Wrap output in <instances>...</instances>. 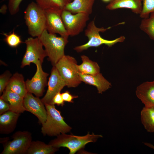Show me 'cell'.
<instances>
[{"label":"cell","mask_w":154,"mask_h":154,"mask_svg":"<svg viewBox=\"0 0 154 154\" xmlns=\"http://www.w3.org/2000/svg\"><path fill=\"white\" fill-rule=\"evenodd\" d=\"M44 47L47 56L53 66L65 55L64 50L68 42V38L57 37L45 29L38 37Z\"/></svg>","instance_id":"obj_1"},{"label":"cell","mask_w":154,"mask_h":154,"mask_svg":"<svg viewBox=\"0 0 154 154\" xmlns=\"http://www.w3.org/2000/svg\"><path fill=\"white\" fill-rule=\"evenodd\" d=\"M47 112L46 121L42 124L41 132L44 135L57 136L69 132L72 128L64 120L61 112L54 105L44 104Z\"/></svg>","instance_id":"obj_2"},{"label":"cell","mask_w":154,"mask_h":154,"mask_svg":"<svg viewBox=\"0 0 154 154\" xmlns=\"http://www.w3.org/2000/svg\"><path fill=\"white\" fill-rule=\"evenodd\" d=\"M102 137L101 135H96L93 133L90 134L89 132L83 136L62 133L57 136L48 144L58 149L60 147L67 148L69 150L70 154H74L83 148L87 143L95 142L98 138Z\"/></svg>","instance_id":"obj_3"},{"label":"cell","mask_w":154,"mask_h":154,"mask_svg":"<svg viewBox=\"0 0 154 154\" xmlns=\"http://www.w3.org/2000/svg\"><path fill=\"white\" fill-rule=\"evenodd\" d=\"M24 19L29 34L32 37H39L46 29L45 11L34 2L27 6L24 12Z\"/></svg>","instance_id":"obj_4"},{"label":"cell","mask_w":154,"mask_h":154,"mask_svg":"<svg viewBox=\"0 0 154 154\" xmlns=\"http://www.w3.org/2000/svg\"><path fill=\"white\" fill-rule=\"evenodd\" d=\"M111 28V27L106 28L98 27L95 24L94 20L92 21L85 31V35L88 37V41L84 44L75 47L74 49L77 52H80L90 47H98L103 44L110 47L117 42H123L125 37L123 36L112 40L104 39L101 37L99 34L100 32H104Z\"/></svg>","instance_id":"obj_5"},{"label":"cell","mask_w":154,"mask_h":154,"mask_svg":"<svg viewBox=\"0 0 154 154\" xmlns=\"http://www.w3.org/2000/svg\"><path fill=\"white\" fill-rule=\"evenodd\" d=\"M77 62L73 57L64 55L54 66L68 87H76L82 82L77 70Z\"/></svg>","instance_id":"obj_6"},{"label":"cell","mask_w":154,"mask_h":154,"mask_svg":"<svg viewBox=\"0 0 154 154\" xmlns=\"http://www.w3.org/2000/svg\"><path fill=\"white\" fill-rule=\"evenodd\" d=\"M25 42L26 45V50L21 62V68L30 66L32 63L35 64L38 60L42 64L47 55L39 38L29 37L25 40Z\"/></svg>","instance_id":"obj_7"},{"label":"cell","mask_w":154,"mask_h":154,"mask_svg":"<svg viewBox=\"0 0 154 154\" xmlns=\"http://www.w3.org/2000/svg\"><path fill=\"white\" fill-rule=\"evenodd\" d=\"M12 137V140L5 145L1 154H26L32 141L31 133L28 131H18Z\"/></svg>","instance_id":"obj_8"},{"label":"cell","mask_w":154,"mask_h":154,"mask_svg":"<svg viewBox=\"0 0 154 154\" xmlns=\"http://www.w3.org/2000/svg\"><path fill=\"white\" fill-rule=\"evenodd\" d=\"M89 15L81 13L73 14L66 10L62 11L61 17L69 36L77 35L83 31L89 19Z\"/></svg>","instance_id":"obj_9"},{"label":"cell","mask_w":154,"mask_h":154,"mask_svg":"<svg viewBox=\"0 0 154 154\" xmlns=\"http://www.w3.org/2000/svg\"><path fill=\"white\" fill-rule=\"evenodd\" d=\"M35 64L37 66L35 74L31 80L27 79L25 83L28 92L39 97L43 94L49 74L43 71L40 61H38Z\"/></svg>","instance_id":"obj_10"},{"label":"cell","mask_w":154,"mask_h":154,"mask_svg":"<svg viewBox=\"0 0 154 154\" xmlns=\"http://www.w3.org/2000/svg\"><path fill=\"white\" fill-rule=\"evenodd\" d=\"M48 85L46 94L41 100L44 104H50L54 96L66 86L65 82L55 66H53L51 70Z\"/></svg>","instance_id":"obj_11"},{"label":"cell","mask_w":154,"mask_h":154,"mask_svg":"<svg viewBox=\"0 0 154 154\" xmlns=\"http://www.w3.org/2000/svg\"><path fill=\"white\" fill-rule=\"evenodd\" d=\"M23 105L26 111L30 112L38 118L42 124L46 120L47 112L45 105L39 97H35L28 92L24 98Z\"/></svg>","instance_id":"obj_12"},{"label":"cell","mask_w":154,"mask_h":154,"mask_svg":"<svg viewBox=\"0 0 154 154\" xmlns=\"http://www.w3.org/2000/svg\"><path fill=\"white\" fill-rule=\"evenodd\" d=\"M46 17V29L50 33L58 34L68 38L69 35L61 17V14L52 11H45Z\"/></svg>","instance_id":"obj_13"},{"label":"cell","mask_w":154,"mask_h":154,"mask_svg":"<svg viewBox=\"0 0 154 154\" xmlns=\"http://www.w3.org/2000/svg\"><path fill=\"white\" fill-rule=\"evenodd\" d=\"M135 94L144 106L154 108V80L144 82L137 86Z\"/></svg>","instance_id":"obj_14"},{"label":"cell","mask_w":154,"mask_h":154,"mask_svg":"<svg viewBox=\"0 0 154 154\" xmlns=\"http://www.w3.org/2000/svg\"><path fill=\"white\" fill-rule=\"evenodd\" d=\"M82 82L87 84L95 86L98 93L102 94L111 88V83L103 76L100 72L94 75H90L79 73Z\"/></svg>","instance_id":"obj_15"},{"label":"cell","mask_w":154,"mask_h":154,"mask_svg":"<svg viewBox=\"0 0 154 154\" xmlns=\"http://www.w3.org/2000/svg\"><path fill=\"white\" fill-rule=\"evenodd\" d=\"M20 114L9 110L1 115L0 133L8 134L13 132L15 128Z\"/></svg>","instance_id":"obj_16"},{"label":"cell","mask_w":154,"mask_h":154,"mask_svg":"<svg viewBox=\"0 0 154 154\" xmlns=\"http://www.w3.org/2000/svg\"><path fill=\"white\" fill-rule=\"evenodd\" d=\"M141 2V0H111L106 8L110 10L119 8L129 9L134 13L140 14L142 8Z\"/></svg>","instance_id":"obj_17"},{"label":"cell","mask_w":154,"mask_h":154,"mask_svg":"<svg viewBox=\"0 0 154 154\" xmlns=\"http://www.w3.org/2000/svg\"><path fill=\"white\" fill-rule=\"evenodd\" d=\"M0 98L8 103L10 110L20 114L26 111L23 105L24 98L18 94L5 90Z\"/></svg>","instance_id":"obj_18"},{"label":"cell","mask_w":154,"mask_h":154,"mask_svg":"<svg viewBox=\"0 0 154 154\" xmlns=\"http://www.w3.org/2000/svg\"><path fill=\"white\" fill-rule=\"evenodd\" d=\"M24 98L27 93L25 82L22 74L16 72L10 78L5 89Z\"/></svg>","instance_id":"obj_19"},{"label":"cell","mask_w":154,"mask_h":154,"mask_svg":"<svg viewBox=\"0 0 154 154\" xmlns=\"http://www.w3.org/2000/svg\"><path fill=\"white\" fill-rule=\"evenodd\" d=\"M95 0H72L66 6L65 9L72 14L84 13L89 15L92 12Z\"/></svg>","instance_id":"obj_20"},{"label":"cell","mask_w":154,"mask_h":154,"mask_svg":"<svg viewBox=\"0 0 154 154\" xmlns=\"http://www.w3.org/2000/svg\"><path fill=\"white\" fill-rule=\"evenodd\" d=\"M36 3L45 11H52L61 14L66 6L72 0H35Z\"/></svg>","instance_id":"obj_21"},{"label":"cell","mask_w":154,"mask_h":154,"mask_svg":"<svg viewBox=\"0 0 154 154\" xmlns=\"http://www.w3.org/2000/svg\"><path fill=\"white\" fill-rule=\"evenodd\" d=\"M81 57L82 63L77 66L79 73L94 75L100 72V67L97 63L92 61L85 55L81 56Z\"/></svg>","instance_id":"obj_22"},{"label":"cell","mask_w":154,"mask_h":154,"mask_svg":"<svg viewBox=\"0 0 154 154\" xmlns=\"http://www.w3.org/2000/svg\"><path fill=\"white\" fill-rule=\"evenodd\" d=\"M58 150L55 148L48 144L39 141H32L26 154H52Z\"/></svg>","instance_id":"obj_23"},{"label":"cell","mask_w":154,"mask_h":154,"mask_svg":"<svg viewBox=\"0 0 154 154\" xmlns=\"http://www.w3.org/2000/svg\"><path fill=\"white\" fill-rule=\"evenodd\" d=\"M141 119L144 128L149 133L154 132V108L144 106L140 113Z\"/></svg>","instance_id":"obj_24"},{"label":"cell","mask_w":154,"mask_h":154,"mask_svg":"<svg viewBox=\"0 0 154 154\" xmlns=\"http://www.w3.org/2000/svg\"><path fill=\"white\" fill-rule=\"evenodd\" d=\"M139 27L154 41V12L151 13L149 17L143 19Z\"/></svg>","instance_id":"obj_25"},{"label":"cell","mask_w":154,"mask_h":154,"mask_svg":"<svg viewBox=\"0 0 154 154\" xmlns=\"http://www.w3.org/2000/svg\"><path fill=\"white\" fill-rule=\"evenodd\" d=\"M143 2L140 17L142 19L149 17L150 14L154 12V0H141Z\"/></svg>","instance_id":"obj_26"},{"label":"cell","mask_w":154,"mask_h":154,"mask_svg":"<svg viewBox=\"0 0 154 154\" xmlns=\"http://www.w3.org/2000/svg\"><path fill=\"white\" fill-rule=\"evenodd\" d=\"M2 34L5 36L4 40L5 42L11 47H17L22 42L20 36L14 31L8 34L4 33Z\"/></svg>","instance_id":"obj_27"},{"label":"cell","mask_w":154,"mask_h":154,"mask_svg":"<svg viewBox=\"0 0 154 154\" xmlns=\"http://www.w3.org/2000/svg\"><path fill=\"white\" fill-rule=\"evenodd\" d=\"M11 74L7 71L1 74L0 76V94L3 92L11 78Z\"/></svg>","instance_id":"obj_28"},{"label":"cell","mask_w":154,"mask_h":154,"mask_svg":"<svg viewBox=\"0 0 154 154\" xmlns=\"http://www.w3.org/2000/svg\"><path fill=\"white\" fill-rule=\"evenodd\" d=\"M23 0H9L8 9L12 15L17 13L19 11L20 4Z\"/></svg>","instance_id":"obj_29"},{"label":"cell","mask_w":154,"mask_h":154,"mask_svg":"<svg viewBox=\"0 0 154 154\" xmlns=\"http://www.w3.org/2000/svg\"><path fill=\"white\" fill-rule=\"evenodd\" d=\"M63 100L60 92L57 93L53 97L50 104L54 105L55 104L58 106H62L64 104Z\"/></svg>","instance_id":"obj_30"},{"label":"cell","mask_w":154,"mask_h":154,"mask_svg":"<svg viewBox=\"0 0 154 154\" xmlns=\"http://www.w3.org/2000/svg\"><path fill=\"white\" fill-rule=\"evenodd\" d=\"M10 110L8 103L1 98H0V115Z\"/></svg>","instance_id":"obj_31"},{"label":"cell","mask_w":154,"mask_h":154,"mask_svg":"<svg viewBox=\"0 0 154 154\" xmlns=\"http://www.w3.org/2000/svg\"><path fill=\"white\" fill-rule=\"evenodd\" d=\"M61 95L62 99L64 101L70 103H73V100L74 98L78 97L77 96L72 95L68 91H66L62 93Z\"/></svg>","instance_id":"obj_32"},{"label":"cell","mask_w":154,"mask_h":154,"mask_svg":"<svg viewBox=\"0 0 154 154\" xmlns=\"http://www.w3.org/2000/svg\"><path fill=\"white\" fill-rule=\"evenodd\" d=\"M8 9V6L5 4H3L1 6L0 8V12L2 14H5L7 12Z\"/></svg>","instance_id":"obj_33"},{"label":"cell","mask_w":154,"mask_h":154,"mask_svg":"<svg viewBox=\"0 0 154 154\" xmlns=\"http://www.w3.org/2000/svg\"><path fill=\"white\" fill-rule=\"evenodd\" d=\"M144 143L146 146L154 150V145L153 144L147 142Z\"/></svg>","instance_id":"obj_34"},{"label":"cell","mask_w":154,"mask_h":154,"mask_svg":"<svg viewBox=\"0 0 154 154\" xmlns=\"http://www.w3.org/2000/svg\"><path fill=\"white\" fill-rule=\"evenodd\" d=\"M102 1L105 3L110 2L111 0H102Z\"/></svg>","instance_id":"obj_35"}]
</instances>
